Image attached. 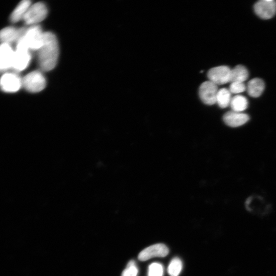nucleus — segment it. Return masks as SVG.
Instances as JSON below:
<instances>
[{
    "label": "nucleus",
    "mask_w": 276,
    "mask_h": 276,
    "mask_svg": "<svg viewBox=\"0 0 276 276\" xmlns=\"http://www.w3.org/2000/svg\"><path fill=\"white\" fill-rule=\"evenodd\" d=\"M169 253V249L167 245L162 243L152 245L142 251L138 259L142 261L148 260L154 257H164Z\"/></svg>",
    "instance_id": "7"
},
{
    "label": "nucleus",
    "mask_w": 276,
    "mask_h": 276,
    "mask_svg": "<svg viewBox=\"0 0 276 276\" xmlns=\"http://www.w3.org/2000/svg\"><path fill=\"white\" fill-rule=\"evenodd\" d=\"M264 81L259 78H254L248 82L246 87L248 95L254 98L259 97L264 91Z\"/></svg>",
    "instance_id": "14"
},
{
    "label": "nucleus",
    "mask_w": 276,
    "mask_h": 276,
    "mask_svg": "<svg viewBox=\"0 0 276 276\" xmlns=\"http://www.w3.org/2000/svg\"><path fill=\"white\" fill-rule=\"evenodd\" d=\"M21 33V29H17L14 27L5 28L0 31V43L10 45L17 43Z\"/></svg>",
    "instance_id": "13"
},
{
    "label": "nucleus",
    "mask_w": 276,
    "mask_h": 276,
    "mask_svg": "<svg viewBox=\"0 0 276 276\" xmlns=\"http://www.w3.org/2000/svg\"><path fill=\"white\" fill-rule=\"evenodd\" d=\"M32 5V3L29 0H24L21 2L11 14V21L13 23H16L23 20L27 11Z\"/></svg>",
    "instance_id": "15"
},
{
    "label": "nucleus",
    "mask_w": 276,
    "mask_h": 276,
    "mask_svg": "<svg viewBox=\"0 0 276 276\" xmlns=\"http://www.w3.org/2000/svg\"><path fill=\"white\" fill-rule=\"evenodd\" d=\"M248 104L245 97L237 95L232 98L230 105L233 111L242 113L247 108Z\"/></svg>",
    "instance_id": "17"
},
{
    "label": "nucleus",
    "mask_w": 276,
    "mask_h": 276,
    "mask_svg": "<svg viewBox=\"0 0 276 276\" xmlns=\"http://www.w3.org/2000/svg\"><path fill=\"white\" fill-rule=\"evenodd\" d=\"M208 77L217 86L226 84L231 82V69L225 66L213 68L208 71Z\"/></svg>",
    "instance_id": "6"
},
{
    "label": "nucleus",
    "mask_w": 276,
    "mask_h": 276,
    "mask_svg": "<svg viewBox=\"0 0 276 276\" xmlns=\"http://www.w3.org/2000/svg\"><path fill=\"white\" fill-rule=\"evenodd\" d=\"M254 11L260 18L268 20L276 13V3L273 0H261L255 4Z\"/></svg>",
    "instance_id": "10"
},
{
    "label": "nucleus",
    "mask_w": 276,
    "mask_h": 276,
    "mask_svg": "<svg viewBox=\"0 0 276 276\" xmlns=\"http://www.w3.org/2000/svg\"><path fill=\"white\" fill-rule=\"evenodd\" d=\"M14 53L10 45H0V72L12 69Z\"/></svg>",
    "instance_id": "11"
},
{
    "label": "nucleus",
    "mask_w": 276,
    "mask_h": 276,
    "mask_svg": "<svg viewBox=\"0 0 276 276\" xmlns=\"http://www.w3.org/2000/svg\"><path fill=\"white\" fill-rule=\"evenodd\" d=\"M216 85L210 81H205L199 89V95L202 102L209 105L216 103V96L218 92Z\"/></svg>",
    "instance_id": "8"
},
{
    "label": "nucleus",
    "mask_w": 276,
    "mask_h": 276,
    "mask_svg": "<svg viewBox=\"0 0 276 276\" xmlns=\"http://www.w3.org/2000/svg\"><path fill=\"white\" fill-rule=\"evenodd\" d=\"M250 117L247 114L232 111L226 113L224 117L223 120L224 122L228 126L233 127H239L245 124L248 120Z\"/></svg>",
    "instance_id": "12"
},
{
    "label": "nucleus",
    "mask_w": 276,
    "mask_h": 276,
    "mask_svg": "<svg viewBox=\"0 0 276 276\" xmlns=\"http://www.w3.org/2000/svg\"><path fill=\"white\" fill-rule=\"evenodd\" d=\"M38 52L41 69L46 72L53 70L57 66L59 57V45L57 37L51 32L44 33L43 43Z\"/></svg>",
    "instance_id": "1"
},
{
    "label": "nucleus",
    "mask_w": 276,
    "mask_h": 276,
    "mask_svg": "<svg viewBox=\"0 0 276 276\" xmlns=\"http://www.w3.org/2000/svg\"><path fill=\"white\" fill-rule=\"evenodd\" d=\"M264 203L260 198H254L251 197L248 198L246 203L245 206L249 211L264 214L268 209L267 207H264Z\"/></svg>",
    "instance_id": "16"
},
{
    "label": "nucleus",
    "mask_w": 276,
    "mask_h": 276,
    "mask_svg": "<svg viewBox=\"0 0 276 276\" xmlns=\"http://www.w3.org/2000/svg\"><path fill=\"white\" fill-rule=\"evenodd\" d=\"M46 86L45 77L42 72L35 71L22 78V86L31 93H38L43 90Z\"/></svg>",
    "instance_id": "3"
},
{
    "label": "nucleus",
    "mask_w": 276,
    "mask_h": 276,
    "mask_svg": "<svg viewBox=\"0 0 276 276\" xmlns=\"http://www.w3.org/2000/svg\"><path fill=\"white\" fill-rule=\"evenodd\" d=\"M47 14L48 9L46 5L38 3L31 6L23 20L27 25L35 26L44 20Z\"/></svg>",
    "instance_id": "4"
},
{
    "label": "nucleus",
    "mask_w": 276,
    "mask_h": 276,
    "mask_svg": "<svg viewBox=\"0 0 276 276\" xmlns=\"http://www.w3.org/2000/svg\"><path fill=\"white\" fill-rule=\"evenodd\" d=\"M138 272V269L135 263L133 260L130 261L126 268L124 270L121 276H136Z\"/></svg>",
    "instance_id": "23"
},
{
    "label": "nucleus",
    "mask_w": 276,
    "mask_h": 276,
    "mask_svg": "<svg viewBox=\"0 0 276 276\" xmlns=\"http://www.w3.org/2000/svg\"><path fill=\"white\" fill-rule=\"evenodd\" d=\"M182 262L179 258H175L171 261L168 272L171 276H179L182 269Z\"/></svg>",
    "instance_id": "20"
},
{
    "label": "nucleus",
    "mask_w": 276,
    "mask_h": 276,
    "mask_svg": "<svg viewBox=\"0 0 276 276\" xmlns=\"http://www.w3.org/2000/svg\"><path fill=\"white\" fill-rule=\"evenodd\" d=\"M248 77V72L247 69L243 66L238 65L233 69H231L232 82H244Z\"/></svg>",
    "instance_id": "19"
},
{
    "label": "nucleus",
    "mask_w": 276,
    "mask_h": 276,
    "mask_svg": "<svg viewBox=\"0 0 276 276\" xmlns=\"http://www.w3.org/2000/svg\"><path fill=\"white\" fill-rule=\"evenodd\" d=\"M32 55L29 50L17 48L15 51L12 69L19 72L24 70L30 64Z\"/></svg>",
    "instance_id": "9"
},
{
    "label": "nucleus",
    "mask_w": 276,
    "mask_h": 276,
    "mask_svg": "<svg viewBox=\"0 0 276 276\" xmlns=\"http://www.w3.org/2000/svg\"><path fill=\"white\" fill-rule=\"evenodd\" d=\"M232 99L231 93L229 90L223 88L218 91L216 96V103L222 108L227 107L230 105Z\"/></svg>",
    "instance_id": "18"
},
{
    "label": "nucleus",
    "mask_w": 276,
    "mask_h": 276,
    "mask_svg": "<svg viewBox=\"0 0 276 276\" xmlns=\"http://www.w3.org/2000/svg\"><path fill=\"white\" fill-rule=\"evenodd\" d=\"M44 33L38 25L22 28L21 36L17 42V48L38 51L44 40Z\"/></svg>",
    "instance_id": "2"
},
{
    "label": "nucleus",
    "mask_w": 276,
    "mask_h": 276,
    "mask_svg": "<svg viewBox=\"0 0 276 276\" xmlns=\"http://www.w3.org/2000/svg\"><path fill=\"white\" fill-rule=\"evenodd\" d=\"M246 89L244 83L240 82H232L229 88L231 94H239L244 92Z\"/></svg>",
    "instance_id": "22"
},
{
    "label": "nucleus",
    "mask_w": 276,
    "mask_h": 276,
    "mask_svg": "<svg viewBox=\"0 0 276 276\" xmlns=\"http://www.w3.org/2000/svg\"><path fill=\"white\" fill-rule=\"evenodd\" d=\"M163 266L158 263H154L151 264L149 268V276H163Z\"/></svg>",
    "instance_id": "21"
},
{
    "label": "nucleus",
    "mask_w": 276,
    "mask_h": 276,
    "mask_svg": "<svg viewBox=\"0 0 276 276\" xmlns=\"http://www.w3.org/2000/svg\"><path fill=\"white\" fill-rule=\"evenodd\" d=\"M22 86V78L15 72L5 74L0 78V90L6 93H15Z\"/></svg>",
    "instance_id": "5"
}]
</instances>
